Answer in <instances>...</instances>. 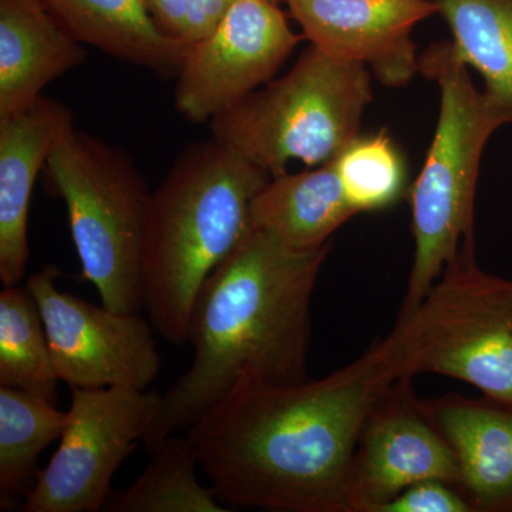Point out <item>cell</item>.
<instances>
[{"mask_svg": "<svg viewBox=\"0 0 512 512\" xmlns=\"http://www.w3.org/2000/svg\"><path fill=\"white\" fill-rule=\"evenodd\" d=\"M457 55L483 77L485 96L512 124V0H434Z\"/></svg>", "mask_w": 512, "mask_h": 512, "instance_id": "17", "label": "cell"}, {"mask_svg": "<svg viewBox=\"0 0 512 512\" xmlns=\"http://www.w3.org/2000/svg\"><path fill=\"white\" fill-rule=\"evenodd\" d=\"M373 100L365 64L308 47L291 70L210 120L212 138L271 177L293 160L329 164L360 136Z\"/></svg>", "mask_w": 512, "mask_h": 512, "instance_id": "5", "label": "cell"}, {"mask_svg": "<svg viewBox=\"0 0 512 512\" xmlns=\"http://www.w3.org/2000/svg\"><path fill=\"white\" fill-rule=\"evenodd\" d=\"M46 174L66 204L83 276L101 303L143 311L144 241L151 194L133 160L72 126L47 158Z\"/></svg>", "mask_w": 512, "mask_h": 512, "instance_id": "6", "label": "cell"}, {"mask_svg": "<svg viewBox=\"0 0 512 512\" xmlns=\"http://www.w3.org/2000/svg\"><path fill=\"white\" fill-rule=\"evenodd\" d=\"M423 402L453 448L471 511L512 512V402L456 392Z\"/></svg>", "mask_w": 512, "mask_h": 512, "instance_id": "13", "label": "cell"}, {"mask_svg": "<svg viewBox=\"0 0 512 512\" xmlns=\"http://www.w3.org/2000/svg\"><path fill=\"white\" fill-rule=\"evenodd\" d=\"M413 377L394 326L323 379L266 383L245 375L185 431L222 503L275 512H346L360 433L400 377Z\"/></svg>", "mask_w": 512, "mask_h": 512, "instance_id": "1", "label": "cell"}, {"mask_svg": "<svg viewBox=\"0 0 512 512\" xmlns=\"http://www.w3.org/2000/svg\"><path fill=\"white\" fill-rule=\"evenodd\" d=\"M130 487L111 493L109 512H227L212 487L197 478V451L187 436L168 437Z\"/></svg>", "mask_w": 512, "mask_h": 512, "instance_id": "19", "label": "cell"}, {"mask_svg": "<svg viewBox=\"0 0 512 512\" xmlns=\"http://www.w3.org/2000/svg\"><path fill=\"white\" fill-rule=\"evenodd\" d=\"M355 215L333 163L272 177L252 202V228L293 251L325 247Z\"/></svg>", "mask_w": 512, "mask_h": 512, "instance_id": "15", "label": "cell"}, {"mask_svg": "<svg viewBox=\"0 0 512 512\" xmlns=\"http://www.w3.org/2000/svg\"><path fill=\"white\" fill-rule=\"evenodd\" d=\"M161 394L131 387L72 389L66 429L55 456L26 495V512H99L114 474L143 441Z\"/></svg>", "mask_w": 512, "mask_h": 512, "instance_id": "7", "label": "cell"}, {"mask_svg": "<svg viewBox=\"0 0 512 512\" xmlns=\"http://www.w3.org/2000/svg\"><path fill=\"white\" fill-rule=\"evenodd\" d=\"M413 379H397L367 416L350 470L346 512H380L424 480L457 488L453 448L414 392Z\"/></svg>", "mask_w": 512, "mask_h": 512, "instance_id": "10", "label": "cell"}, {"mask_svg": "<svg viewBox=\"0 0 512 512\" xmlns=\"http://www.w3.org/2000/svg\"><path fill=\"white\" fill-rule=\"evenodd\" d=\"M72 126L70 110L43 96L29 109L0 119V281L5 286L18 285L25 278L36 178Z\"/></svg>", "mask_w": 512, "mask_h": 512, "instance_id": "12", "label": "cell"}, {"mask_svg": "<svg viewBox=\"0 0 512 512\" xmlns=\"http://www.w3.org/2000/svg\"><path fill=\"white\" fill-rule=\"evenodd\" d=\"M330 244L293 251L252 228L201 286L192 306L190 369L161 394L143 443L153 453L221 402L242 376L266 383L308 379L311 306Z\"/></svg>", "mask_w": 512, "mask_h": 512, "instance_id": "2", "label": "cell"}, {"mask_svg": "<svg viewBox=\"0 0 512 512\" xmlns=\"http://www.w3.org/2000/svg\"><path fill=\"white\" fill-rule=\"evenodd\" d=\"M59 276L55 265H46L29 276L26 288L42 315L60 382L70 389L147 390L161 369L150 320L62 292Z\"/></svg>", "mask_w": 512, "mask_h": 512, "instance_id": "8", "label": "cell"}, {"mask_svg": "<svg viewBox=\"0 0 512 512\" xmlns=\"http://www.w3.org/2000/svg\"><path fill=\"white\" fill-rule=\"evenodd\" d=\"M59 382L35 298L28 288L5 286L0 293V386L57 404Z\"/></svg>", "mask_w": 512, "mask_h": 512, "instance_id": "20", "label": "cell"}, {"mask_svg": "<svg viewBox=\"0 0 512 512\" xmlns=\"http://www.w3.org/2000/svg\"><path fill=\"white\" fill-rule=\"evenodd\" d=\"M274 2L281 3V2H285V0H274Z\"/></svg>", "mask_w": 512, "mask_h": 512, "instance_id": "24", "label": "cell"}, {"mask_svg": "<svg viewBox=\"0 0 512 512\" xmlns=\"http://www.w3.org/2000/svg\"><path fill=\"white\" fill-rule=\"evenodd\" d=\"M237 0H144L161 32L187 46L201 42L220 26Z\"/></svg>", "mask_w": 512, "mask_h": 512, "instance_id": "22", "label": "cell"}, {"mask_svg": "<svg viewBox=\"0 0 512 512\" xmlns=\"http://www.w3.org/2000/svg\"><path fill=\"white\" fill-rule=\"evenodd\" d=\"M419 73L440 89L436 133L410 190L414 255L397 319L412 315L446 266L476 255L474 217L481 157L507 124L471 79L453 42H437L419 57Z\"/></svg>", "mask_w": 512, "mask_h": 512, "instance_id": "4", "label": "cell"}, {"mask_svg": "<svg viewBox=\"0 0 512 512\" xmlns=\"http://www.w3.org/2000/svg\"><path fill=\"white\" fill-rule=\"evenodd\" d=\"M302 37L274 0H237L214 32L188 49L175 109L192 123L214 119L268 83Z\"/></svg>", "mask_w": 512, "mask_h": 512, "instance_id": "9", "label": "cell"}, {"mask_svg": "<svg viewBox=\"0 0 512 512\" xmlns=\"http://www.w3.org/2000/svg\"><path fill=\"white\" fill-rule=\"evenodd\" d=\"M80 43L157 73L180 72L190 46L165 35L144 0H39Z\"/></svg>", "mask_w": 512, "mask_h": 512, "instance_id": "16", "label": "cell"}, {"mask_svg": "<svg viewBox=\"0 0 512 512\" xmlns=\"http://www.w3.org/2000/svg\"><path fill=\"white\" fill-rule=\"evenodd\" d=\"M271 178L211 137L184 150L151 194L143 309L171 345L188 343L201 286L251 231L252 202Z\"/></svg>", "mask_w": 512, "mask_h": 512, "instance_id": "3", "label": "cell"}, {"mask_svg": "<svg viewBox=\"0 0 512 512\" xmlns=\"http://www.w3.org/2000/svg\"><path fill=\"white\" fill-rule=\"evenodd\" d=\"M303 39L335 59L365 64L387 87L419 73L412 39L421 20L439 12L434 0H285Z\"/></svg>", "mask_w": 512, "mask_h": 512, "instance_id": "11", "label": "cell"}, {"mask_svg": "<svg viewBox=\"0 0 512 512\" xmlns=\"http://www.w3.org/2000/svg\"><path fill=\"white\" fill-rule=\"evenodd\" d=\"M332 163L356 214L386 210L406 191V163L384 130L370 136L360 134Z\"/></svg>", "mask_w": 512, "mask_h": 512, "instance_id": "21", "label": "cell"}, {"mask_svg": "<svg viewBox=\"0 0 512 512\" xmlns=\"http://www.w3.org/2000/svg\"><path fill=\"white\" fill-rule=\"evenodd\" d=\"M82 45L39 0H0V119L29 109L47 84L82 64Z\"/></svg>", "mask_w": 512, "mask_h": 512, "instance_id": "14", "label": "cell"}, {"mask_svg": "<svg viewBox=\"0 0 512 512\" xmlns=\"http://www.w3.org/2000/svg\"><path fill=\"white\" fill-rule=\"evenodd\" d=\"M67 412L56 404L12 387L0 386V507L10 510L39 476V456L60 440Z\"/></svg>", "mask_w": 512, "mask_h": 512, "instance_id": "18", "label": "cell"}, {"mask_svg": "<svg viewBox=\"0 0 512 512\" xmlns=\"http://www.w3.org/2000/svg\"><path fill=\"white\" fill-rule=\"evenodd\" d=\"M380 512H473L454 485L424 480L407 487Z\"/></svg>", "mask_w": 512, "mask_h": 512, "instance_id": "23", "label": "cell"}]
</instances>
